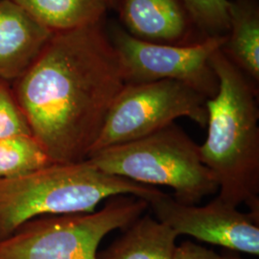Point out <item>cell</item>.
<instances>
[{
  "label": "cell",
  "instance_id": "obj_1",
  "mask_svg": "<svg viewBox=\"0 0 259 259\" xmlns=\"http://www.w3.org/2000/svg\"><path fill=\"white\" fill-rule=\"evenodd\" d=\"M104 22L55 33L12 85L32 135L54 163L89 158L125 85Z\"/></svg>",
  "mask_w": 259,
  "mask_h": 259
},
{
  "label": "cell",
  "instance_id": "obj_2",
  "mask_svg": "<svg viewBox=\"0 0 259 259\" xmlns=\"http://www.w3.org/2000/svg\"><path fill=\"white\" fill-rule=\"evenodd\" d=\"M210 63L219 87L206 100L207 136L201 158L211 172L218 197L259 214L258 85L221 51Z\"/></svg>",
  "mask_w": 259,
  "mask_h": 259
},
{
  "label": "cell",
  "instance_id": "obj_3",
  "mask_svg": "<svg viewBox=\"0 0 259 259\" xmlns=\"http://www.w3.org/2000/svg\"><path fill=\"white\" fill-rule=\"evenodd\" d=\"M162 193L100 170L89 159L52 163L26 175L0 180V240L35 218L95 211L104 200L133 195L150 202Z\"/></svg>",
  "mask_w": 259,
  "mask_h": 259
},
{
  "label": "cell",
  "instance_id": "obj_4",
  "mask_svg": "<svg viewBox=\"0 0 259 259\" xmlns=\"http://www.w3.org/2000/svg\"><path fill=\"white\" fill-rule=\"evenodd\" d=\"M88 159L108 174L170 187L182 204H199L218 193L217 183L201 158L200 145L176 123L142 139L102 149Z\"/></svg>",
  "mask_w": 259,
  "mask_h": 259
},
{
  "label": "cell",
  "instance_id": "obj_5",
  "mask_svg": "<svg viewBox=\"0 0 259 259\" xmlns=\"http://www.w3.org/2000/svg\"><path fill=\"white\" fill-rule=\"evenodd\" d=\"M148 207L142 198L119 195L93 212L35 218L0 240V259H97L104 237L125 230Z\"/></svg>",
  "mask_w": 259,
  "mask_h": 259
},
{
  "label": "cell",
  "instance_id": "obj_6",
  "mask_svg": "<svg viewBox=\"0 0 259 259\" xmlns=\"http://www.w3.org/2000/svg\"><path fill=\"white\" fill-rule=\"evenodd\" d=\"M206 100L193 88L173 80L127 83L112 104L90 157L147 137L182 117L205 128Z\"/></svg>",
  "mask_w": 259,
  "mask_h": 259
},
{
  "label": "cell",
  "instance_id": "obj_7",
  "mask_svg": "<svg viewBox=\"0 0 259 259\" xmlns=\"http://www.w3.org/2000/svg\"><path fill=\"white\" fill-rule=\"evenodd\" d=\"M106 31L119 59L125 84L173 80L207 99L217 93L219 82L210 60L227 36L206 37L190 46H168L132 37L116 22L110 23Z\"/></svg>",
  "mask_w": 259,
  "mask_h": 259
},
{
  "label": "cell",
  "instance_id": "obj_8",
  "mask_svg": "<svg viewBox=\"0 0 259 259\" xmlns=\"http://www.w3.org/2000/svg\"><path fill=\"white\" fill-rule=\"evenodd\" d=\"M157 221L178 235L238 253L259 255V214L242 212L216 196L204 205L179 203L161 193L149 202Z\"/></svg>",
  "mask_w": 259,
  "mask_h": 259
},
{
  "label": "cell",
  "instance_id": "obj_9",
  "mask_svg": "<svg viewBox=\"0 0 259 259\" xmlns=\"http://www.w3.org/2000/svg\"><path fill=\"white\" fill-rule=\"evenodd\" d=\"M120 25L132 37L168 46L204 40L183 0H116Z\"/></svg>",
  "mask_w": 259,
  "mask_h": 259
},
{
  "label": "cell",
  "instance_id": "obj_10",
  "mask_svg": "<svg viewBox=\"0 0 259 259\" xmlns=\"http://www.w3.org/2000/svg\"><path fill=\"white\" fill-rule=\"evenodd\" d=\"M54 34L13 0H0V80L24 74Z\"/></svg>",
  "mask_w": 259,
  "mask_h": 259
},
{
  "label": "cell",
  "instance_id": "obj_11",
  "mask_svg": "<svg viewBox=\"0 0 259 259\" xmlns=\"http://www.w3.org/2000/svg\"><path fill=\"white\" fill-rule=\"evenodd\" d=\"M97 259H172L176 232L150 215H141Z\"/></svg>",
  "mask_w": 259,
  "mask_h": 259
},
{
  "label": "cell",
  "instance_id": "obj_12",
  "mask_svg": "<svg viewBox=\"0 0 259 259\" xmlns=\"http://www.w3.org/2000/svg\"><path fill=\"white\" fill-rule=\"evenodd\" d=\"M230 29L221 51L259 84V0H230Z\"/></svg>",
  "mask_w": 259,
  "mask_h": 259
},
{
  "label": "cell",
  "instance_id": "obj_13",
  "mask_svg": "<svg viewBox=\"0 0 259 259\" xmlns=\"http://www.w3.org/2000/svg\"><path fill=\"white\" fill-rule=\"evenodd\" d=\"M54 33L93 25L105 20L110 9L105 0H13Z\"/></svg>",
  "mask_w": 259,
  "mask_h": 259
},
{
  "label": "cell",
  "instance_id": "obj_14",
  "mask_svg": "<svg viewBox=\"0 0 259 259\" xmlns=\"http://www.w3.org/2000/svg\"><path fill=\"white\" fill-rule=\"evenodd\" d=\"M52 163L33 135L0 139V180L26 175Z\"/></svg>",
  "mask_w": 259,
  "mask_h": 259
},
{
  "label": "cell",
  "instance_id": "obj_15",
  "mask_svg": "<svg viewBox=\"0 0 259 259\" xmlns=\"http://www.w3.org/2000/svg\"><path fill=\"white\" fill-rule=\"evenodd\" d=\"M204 37L227 36L230 29V0H183Z\"/></svg>",
  "mask_w": 259,
  "mask_h": 259
},
{
  "label": "cell",
  "instance_id": "obj_16",
  "mask_svg": "<svg viewBox=\"0 0 259 259\" xmlns=\"http://www.w3.org/2000/svg\"><path fill=\"white\" fill-rule=\"evenodd\" d=\"M21 135H32L27 118L12 85L0 80V139Z\"/></svg>",
  "mask_w": 259,
  "mask_h": 259
},
{
  "label": "cell",
  "instance_id": "obj_17",
  "mask_svg": "<svg viewBox=\"0 0 259 259\" xmlns=\"http://www.w3.org/2000/svg\"><path fill=\"white\" fill-rule=\"evenodd\" d=\"M172 259H223L221 254L202 247L191 241H185L176 246Z\"/></svg>",
  "mask_w": 259,
  "mask_h": 259
},
{
  "label": "cell",
  "instance_id": "obj_18",
  "mask_svg": "<svg viewBox=\"0 0 259 259\" xmlns=\"http://www.w3.org/2000/svg\"><path fill=\"white\" fill-rule=\"evenodd\" d=\"M221 255H222L223 259H247L240 256L238 254V252H234V251H231V250H225Z\"/></svg>",
  "mask_w": 259,
  "mask_h": 259
},
{
  "label": "cell",
  "instance_id": "obj_19",
  "mask_svg": "<svg viewBox=\"0 0 259 259\" xmlns=\"http://www.w3.org/2000/svg\"><path fill=\"white\" fill-rule=\"evenodd\" d=\"M105 1L107 2V4H108V6H109L110 9H113V8H114V5H115L116 0H105Z\"/></svg>",
  "mask_w": 259,
  "mask_h": 259
}]
</instances>
